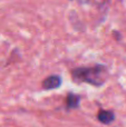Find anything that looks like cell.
<instances>
[{"mask_svg":"<svg viewBox=\"0 0 126 127\" xmlns=\"http://www.w3.org/2000/svg\"><path fill=\"white\" fill-rule=\"evenodd\" d=\"M106 67L102 65L80 67L71 71V76L75 81L87 83L93 86H102L106 80Z\"/></svg>","mask_w":126,"mask_h":127,"instance_id":"6da1fadb","label":"cell"},{"mask_svg":"<svg viewBox=\"0 0 126 127\" xmlns=\"http://www.w3.org/2000/svg\"><path fill=\"white\" fill-rule=\"evenodd\" d=\"M62 85V79L59 76L57 75H53L49 76L42 81V88L46 90H50V89H56Z\"/></svg>","mask_w":126,"mask_h":127,"instance_id":"7a4b0ae2","label":"cell"},{"mask_svg":"<svg viewBox=\"0 0 126 127\" xmlns=\"http://www.w3.org/2000/svg\"><path fill=\"white\" fill-rule=\"evenodd\" d=\"M97 119L102 124L108 125V124L113 123V122L115 121V115H114V113L111 112V110H100L97 114Z\"/></svg>","mask_w":126,"mask_h":127,"instance_id":"3957f363","label":"cell"},{"mask_svg":"<svg viewBox=\"0 0 126 127\" xmlns=\"http://www.w3.org/2000/svg\"><path fill=\"white\" fill-rule=\"evenodd\" d=\"M80 103V97L77 96L75 94H68L66 99V105L68 109H75V108H78Z\"/></svg>","mask_w":126,"mask_h":127,"instance_id":"277c9868","label":"cell"}]
</instances>
